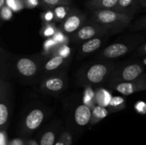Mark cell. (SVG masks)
I'll use <instances>...</instances> for the list:
<instances>
[{"mask_svg": "<svg viewBox=\"0 0 146 145\" xmlns=\"http://www.w3.org/2000/svg\"><path fill=\"white\" fill-rule=\"evenodd\" d=\"M92 111L85 104H79L76 107L73 113V119L79 127H85L91 122L92 119Z\"/></svg>", "mask_w": 146, "mask_h": 145, "instance_id": "14", "label": "cell"}, {"mask_svg": "<svg viewBox=\"0 0 146 145\" xmlns=\"http://www.w3.org/2000/svg\"><path fill=\"white\" fill-rule=\"evenodd\" d=\"M6 3H7V0H0V8L5 6Z\"/></svg>", "mask_w": 146, "mask_h": 145, "instance_id": "29", "label": "cell"}, {"mask_svg": "<svg viewBox=\"0 0 146 145\" xmlns=\"http://www.w3.org/2000/svg\"><path fill=\"white\" fill-rule=\"evenodd\" d=\"M142 38H132L130 41H118L113 43L101 50L97 55V60L113 61L114 59L124 56L129 53L136 50L139 47Z\"/></svg>", "mask_w": 146, "mask_h": 145, "instance_id": "5", "label": "cell"}, {"mask_svg": "<svg viewBox=\"0 0 146 145\" xmlns=\"http://www.w3.org/2000/svg\"><path fill=\"white\" fill-rule=\"evenodd\" d=\"M139 1V3L140 4H141V7H143L144 4L146 3V0H138Z\"/></svg>", "mask_w": 146, "mask_h": 145, "instance_id": "30", "label": "cell"}, {"mask_svg": "<svg viewBox=\"0 0 146 145\" xmlns=\"http://www.w3.org/2000/svg\"><path fill=\"white\" fill-rule=\"evenodd\" d=\"M57 27L54 22H43V26L41 28V35L45 38H50L56 34Z\"/></svg>", "mask_w": 146, "mask_h": 145, "instance_id": "20", "label": "cell"}, {"mask_svg": "<svg viewBox=\"0 0 146 145\" xmlns=\"http://www.w3.org/2000/svg\"><path fill=\"white\" fill-rule=\"evenodd\" d=\"M8 145H25L21 140L19 139H15V140H13L12 142H10Z\"/></svg>", "mask_w": 146, "mask_h": 145, "instance_id": "28", "label": "cell"}, {"mask_svg": "<svg viewBox=\"0 0 146 145\" xmlns=\"http://www.w3.org/2000/svg\"><path fill=\"white\" fill-rule=\"evenodd\" d=\"M58 127H52L44 132L40 138L39 145H55Z\"/></svg>", "mask_w": 146, "mask_h": 145, "instance_id": "17", "label": "cell"}, {"mask_svg": "<svg viewBox=\"0 0 146 145\" xmlns=\"http://www.w3.org/2000/svg\"><path fill=\"white\" fill-rule=\"evenodd\" d=\"M41 19L43 22H54V14L53 9H46L41 14Z\"/></svg>", "mask_w": 146, "mask_h": 145, "instance_id": "25", "label": "cell"}, {"mask_svg": "<svg viewBox=\"0 0 146 145\" xmlns=\"http://www.w3.org/2000/svg\"><path fill=\"white\" fill-rule=\"evenodd\" d=\"M141 61V62L144 65H146V56L144 57V58H143V59L141 60V61Z\"/></svg>", "mask_w": 146, "mask_h": 145, "instance_id": "32", "label": "cell"}, {"mask_svg": "<svg viewBox=\"0 0 146 145\" xmlns=\"http://www.w3.org/2000/svg\"><path fill=\"white\" fill-rule=\"evenodd\" d=\"M40 6L46 9H53L58 5H71V0H39Z\"/></svg>", "mask_w": 146, "mask_h": 145, "instance_id": "19", "label": "cell"}, {"mask_svg": "<svg viewBox=\"0 0 146 145\" xmlns=\"http://www.w3.org/2000/svg\"><path fill=\"white\" fill-rule=\"evenodd\" d=\"M118 0H88L86 3L87 8L91 11L101 9H114Z\"/></svg>", "mask_w": 146, "mask_h": 145, "instance_id": "16", "label": "cell"}, {"mask_svg": "<svg viewBox=\"0 0 146 145\" xmlns=\"http://www.w3.org/2000/svg\"><path fill=\"white\" fill-rule=\"evenodd\" d=\"M116 64L113 61L98 60L81 68L77 73V81L81 85L106 83Z\"/></svg>", "mask_w": 146, "mask_h": 145, "instance_id": "1", "label": "cell"}, {"mask_svg": "<svg viewBox=\"0 0 146 145\" xmlns=\"http://www.w3.org/2000/svg\"><path fill=\"white\" fill-rule=\"evenodd\" d=\"M141 7L138 0H118L113 10L126 14H135Z\"/></svg>", "mask_w": 146, "mask_h": 145, "instance_id": "15", "label": "cell"}, {"mask_svg": "<svg viewBox=\"0 0 146 145\" xmlns=\"http://www.w3.org/2000/svg\"><path fill=\"white\" fill-rule=\"evenodd\" d=\"M27 145H38V144H37L35 142H34V141H30V142H28V144H27Z\"/></svg>", "mask_w": 146, "mask_h": 145, "instance_id": "31", "label": "cell"}, {"mask_svg": "<svg viewBox=\"0 0 146 145\" xmlns=\"http://www.w3.org/2000/svg\"><path fill=\"white\" fill-rule=\"evenodd\" d=\"M72 144V136L68 131H64L57 142H56L55 145H71Z\"/></svg>", "mask_w": 146, "mask_h": 145, "instance_id": "22", "label": "cell"}, {"mask_svg": "<svg viewBox=\"0 0 146 145\" xmlns=\"http://www.w3.org/2000/svg\"><path fill=\"white\" fill-rule=\"evenodd\" d=\"M108 86L121 95L128 96L140 91L146 90V75L144 74L143 76L135 80L111 84Z\"/></svg>", "mask_w": 146, "mask_h": 145, "instance_id": "11", "label": "cell"}, {"mask_svg": "<svg viewBox=\"0 0 146 145\" xmlns=\"http://www.w3.org/2000/svg\"><path fill=\"white\" fill-rule=\"evenodd\" d=\"M145 65L140 61H131L116 64L106 85L129 82L138 79L144 75Z\"/></svg>", "mask_w": 146, "mask_h": 145, "instance_id": "4", "label": "cell"}, {"mask_svg": "<svg viewBox=\"0 0 146 145\" xmlns=\"http://www.w3.org/2000/svg\"><path fill=\"white\" fill-rule=\"evenodd\" d=\"M135 14H126L113 9L94 10L91 19L109 30L111 34L122 32L131 24Z\"/></svg>", "mask_w": 146, "mask_h": 145, "instance_id": "2", "label": "cell"}, {"mask_svg": "<svg viewBox=\"0 0 146 145\" xmlns=\"http://www.w3.org/2000/svg\"><path fill=\"white\" fill-rule=\"evenodd\" d=\"M0 14H1V19L4 21H8L11 19L13 16V10L7 5L4 6L0 8Z\"/></svg>", "mask_w": 146, "mask_h": 145, "instance_id": "24", "label": "cell"}, {"mask_svg": "<svg viewBox=\"0 0 146 145\" xmlns=\"http://www.w3.org/2000/svg\"><path fill=\"white\" fill-rule=\"evenodd\" d=\"M110 35L111 34L109 30L91 19L86 20L82 26L71 36V39L74 43L80 45L88 40Z\"/></svg>", "mask_w": 146, "mask_h": 145, "instance_id": "6", "label": "cell"}, {"mask_svg": "<svg viewBox=\"0 0 146 145\" xmlns=\"http://www.w3.org/2000/svg\"><path fill=\"white\" fill-rule=\"evenodd\" d=\"M134 56H146V42L139 45L133 53Z\"/></svg>", "mask_w": 146, "mask_h": 145, "instance_id": "26", "label": "cell"}, {"mask_svg": "<svg viewBox=\"0 0 146 145\" xmlns=\"http://www.w3.org/2000/svg\"><path fill=\"white\" fill-rule=\"evenodd\" d=\"M46 107L34 106L29 107L25 112L21 120V132L23 134H31L43 124L46 117Z\"/></svg>", "mask_w": 146, "mask_h": 145, "instance_id": "7", "label": "cell"}, {"mask_svg": "<svg viewBox=\"0 0 146 145\" xmlns=\"http://www.w3.org/2000/svg\"><path fill=\"white\" fill-rule=\"evenodd\" d=\"M24 7L27 9H34L40 5L39 0H24Z\"/></svg>", "mask_w": 146, "mask_h": 145, "instance_id": "27", "label": "cell"}, {"mask_svg": "<svg viewBox=\"0 0 146 145\" xmlns=\"http://www.w3.org/2000/svg\"><path fill=\"white\" fill-rule=\"evenodd\" d=\"M44 57L41 55L17 56L13 61L15 75L23 82H35L42 78Z\"/></svg>", "mask_w": 146, "mask_h": 145, "instance_id": "3", "label": "cell"}, {"mask_svg": "<svg viewBox=\"0 0 146 145\" xmlns=\"http://www.w3.org/2000/svg\"><path fill=\"white\" fill-rule=\"evenodd\" d=\"M108 36H109L96 37V38L88 40L80 44L78 53H77V58L80 59V58H85L89 55L90 54L99 50L106 42Z\"/></svg>", "mask_w": 146, "mask_h": 145, "instance_id": "13", "label": "cell"}, {"mask_svg": "<svg viewBox=\"0 0 146 145\" xmlns=\"http://www.w3.org/2000/svg\"><path fill=\"white\" fill-rule=\"evenodd\" d=\"M71 5H58L53 9L54 14V21L55 22H62L71 10Z\"/></svg>", "mask_w": 146, "mask_h": 145, "instance_id": "18", "label": "cell"}, {"mask_svg": "<svg viewBox=\"0 0 146 145\" xmlns=\"http://www.w3.org/2000/svg\"><path fill=\"white\" fill-rule=\"evenodd\" d=\"M68 85V76L66 71L43 77L40 80V90L52 95L61 93Z\"/></svg>", "mask_w": 146, "mask_h": 145, "instance_id": "9", "label": "cell"}, {"mask_svg": "<svg viewBox=\"0 0 146 145\" xmlns=\"http://www.w3.org/2000/svg\"><path fill=\"white\" fill-rule=\"evenodd\" d=\"M6 5L10 7L14 11H21L25 8L24 0H7Z\"/></svg>", "mask_w": 146, "mask_h": 145, "instance_id": "23", "label": "cell"}, {"mask_svg": "<svg viewBox=\"0 0 146 145\" xmlns=\"http://www.w3.org/2000/svg\"><path fill=\"white\" fill-rule=\"evenodd\" d=\"M12 112L11 90L6 80L0 82V128L4 131L8 125Z\"/></svg>", "mask_w": 146, "mask_h": 145, "instance_id": "8", "label": "cell"}, {"mask_svg": "<svg viewBox=\"0 0 146 145\" xmlns=\"http://www.w3.org/2000/svg\"><path fill=\"white\" fill-rule=\"evenodd\" d=\"M143 7H145V8H146V3H145V4H144V6H143Z\"/></svg>", "mask_w": 146, "mask_h": 145, "instance_id": "33", "label": "cell"}, {"mask_svg": "<svg viewBox=\"0 0 146 145\" xmlns=\"http://www.w3.org/2000/svg\"><path fill=\"white\" fill-rule=\"evenodd\" d=\"M128 29L131 32L146 29V16L141 17L138 20H136L133 24H131L128 27Z\"/></svg>", "mask_w": 146, "mask_h": 145, "instance_id": "21", "label": "cell"}, {"mask_svg": "<svg viewBox=\"0 0 146 145\" xmlns=\"http://www.w3.org/2000/svg\"><path fill=\"white\" fill-rule=\"evenodd\" d=\"M86 15L77 9H71L66 18L60 23L58 29L70 37L74 35L86 21Z\"/></svg>", "mask_w": 146, "mask_h": 145, "instance_id": "10", "label": "cell"}, {"mask_svg": "<svg viewBox=\"0 0 146 145\" xmlns=\"http://www.w3.org/2000/svg\"><path fill=\"white\" fill-rule=\"evenodd\" d=\"M68 60L64 55L55 54L52 56L44 58L42 64V78L51 74L65 71L68 63Z\"/></svg>", "mask_w": 146, "mask_h": 145, "instance_id": "12", "label": "cell"}]
</instances>
